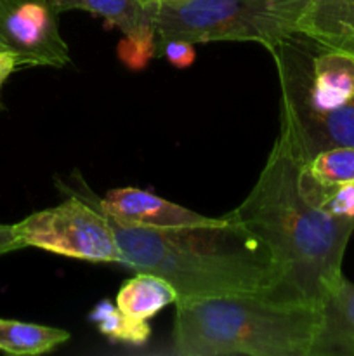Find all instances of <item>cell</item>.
<instances>
[{"mask_svg": "<svg viewBox=\"0 0 354 356\" xmlns=\"http://www.w3.org/2000/svg\"><path fill=\"white\" fill-rule=\"evenodd\" d=\"M165 58L176 68H189L196 59L193 42L183 38H170V40L156 44V58Z\"/></svg>", "mask_w": 354, "mask_h": 356, "instance_id": "ac0fdd59", "label": "cell"}, {"mask_svg": "<svg viewBox=\"0 0 354 356\" xmlns=\"http://www.w3.org/2000/svg\"><path fill=\"white\" fill-rule=\"evenodd\" d=\"M311 356H354V284L346 277L323 299Z\"/></svg>", "mask_w": 354, "mask_h": 356, "instance_id": "ba28073f", "label": "cell"}, {"mask_svg": "<svg viewBox=\"0 0 354 356\" xmlns=\"http://www.w3.org/2000/svg\"><path fill=\"white\" fill-rule=\"evenodd\" d=\"M19 249H24V245L17 236L14 225H0V256Z\"/></svg>", "mask_w": 354, "mask_h": 356, "instance_id": "d6986e66", "label": "cell"}, {"mask_svg": "<svg viewBox=\"0 0 354 356\" xmlns=\"http://www.w3.org/2000/svg\"><path fill=\"white\" fill-rule=\"evenodd\" d=\"M311 0H172L153 6L156 44L183 38L273 47L301 30Z\"/></svg>", "mask_w": 354, "mask_h": 356, "instance_id": "277c9868", "label": "cell"}, {"mask_svg": "<svg viewBox=\"0 0 354 356\" xmlns=\"http://www.w3.org/2000/svg\"><path fill=\"white\" fill-rule=\"evenodd\" d=\"M215 226L149 229L110 219L121 264L165 278L179 299L273 298L280 270L269 250L228 214ZM177 299V301H179Z\"/></svg>", "mask_w": 354, "mask_h": 356, "instance_id": "7a4b0ae2", "label": "cell"}, {"mask_svg": "<svg viewBox=\"0 0 354 356\" xmlns=\"http://www.w3.org/2000/svg\"><path fill=\"white\" fill-rule=\"evenodd\" d=\"M294 143L302 162L333 146H354V99L333 113L309 122L297 131L281 127Z\"/></svg>", "mask_w": 354, "mask_h": 356, "instance_id": "30bf717a", "label": "cell"}, {"mask_svg": "<svg viewBox=\"0 0 354 356\" xmlns=\"http://www.w3.org/2000/svg\"><path fill=\"white\" fill-rule=\"evenodd\" d=\"M89 320L96 323L97 330L113 343L142 346L151 336V327L148 320H139L121 312L117 305H111L108 299L97 302L90 312Z\"/></svg>", "mask_w": 354, "mask_h": 356, "instance_id": "9a60e30c", "label": "cell"}, {"mask_svg": "<svg viewBox=\"0 0 354 356\" xmlns=\"http://www.w3.org/2000/svg\"><path fill=\"white\" fill-rule=\"evenodd\" d=\"M78 191L85 195L104 216L125 226H139V228L149 229H184L215 226L224 222L226 219L224 216L222 218L201 216L139 188H117L106 193L104 198L90 193L87 186Z\"/></svg>", "mask_w": 354, "mask_h": 356, "instance_id": "52a82bcc", "label": "cell"}, {"mask_svg": "<svg viewBox=\"0 0 354 356\" xmlns=\"http://www.w3.org/2000/svg\"><path fill=\"white\" fill-rule=\"evenodd\" d=\"M59 14L52 0H0V49L14 52L19 66L62 68L69 49Z\"/></svg>", "mask_w": 354, "mask_h": 356, "instance_id": "8992f818", "label": "cell"}, {"mask_svg": "<svg viewBox=\"0 0 354 356\" xmlns=\"http://www.w3.org/2000/svg\"><path fill=\"white\" fill-rule=\"evenodd\" d=\"M302 186H304L305 195L316 205L325 209L326 212L337 216V218L354 219V183L321 190V188H314L311 184L304 183V179H302Z\"/></svg>", "mask_w": 354, "mask_h": 356, "instance_id": "2e32d148", "label": "cell"}, {"mask_svg": "<svg viewBox=\"0 0 354 356\" xmlns=\"http://www.w3.org/2000/svg\"><path fill=\"white\" fill-rule=\"evenodd\" d=\"M0 51H2V49H0Z\"/></svg>", "mask_w": 354, "mask_h": 356, "instance_id": "7402d4cb", "label": "cell"}, {"mask_svg": "<svg viewBox=\"0 0 354 356\" xmlns=\"http://www.w3.org/2000/svg\"><path fill=\"white\" fill-rule=\"evenodd\" d=\"M155 56L156 42L124 37L118 44V58L130 70H142Z\"/></svg>", "mask_w": 354, "mask_h": 356, "instance_id": "e0dca14e", "label": "cell"}, {"mask_svg": "<svg viewBox=\"0 0 354 356\" xmlns=\"http://www.w3.org/2000/svg\"><path fill=\"white\" fill-rule=\"evenodd\" d=\"M302 179L321 190L354 183V146H333L316 153L302 165Z\"/></svg>", "mask_w": 354, "mask_h": 356, "instance_id": "5bb4252c", "label": "cell"}, {"mask_svg": "<svg viewBox=\"0 0 354 356\" xmlns=\"http://www.w3.org/2000/svg\"><path fill=\"white\" fill-rule=\"evenodd\" d=\"M16 68H19L17 56L10 51H0V90ZM0 108H2V103H0Z\"/></svg>", "mask_w": 354, "mask_h": 356, "instance_id": "ffe728a7", "label": "cell"}, {"mask_svg": "<svg viewBox=\"0 0 354 356\" xmlns=\"http://www.w3.org/2000/svg\"><path fill=\"white\" fill-rule=\"evenodd\" d=\"M66 341H69V334L58 327L0 318V351L9 355H44Z\"/></svg>", "mask_w": 354, "mask_h": 356, "instance_id": "4fadbf2b", "label": "cell"}, {"mask_svg": "<svg viewBox=\"0 0 354 356\" xmlns=\"http://www.w3.org/2000/svg\"><path fill=\"white\" fill-rule=\"evenodd\" d=\"M179 296L176 289L155 273L137 271V275L124 282L117 294V306L127 315L139 320H149L167 308L176 305Z\"/></svg>", "mask_w": 354, "mask_h": 356, "instance_id": "7c38bea8", "label": "cell"}, {"mask_svg": "<svg viewBox=\"0 0 354 356\" xmlns=\"http://www.w3.org/2000/svg\"><path fill=\"white\" fill-rule=\"evenodd\" d=\"M56 207L38 211L14 225L24 247L89 263L121 264V250L108 216L78 190Z\"/></svg>", "mask_w": 354, "mask_h": 356, "instance_id": "5b68a950", "label": "cell"}, {"mask_svg": "<svg viewBox=\"0 0 354 356\" xmlns=\"http://www.w3.org/2000/svg\"><path fill=\"white\" fill-rule=\"evenodd\" d=\"M59 13L85 10L115 24L124 37L156 42L153 6L142 0H52Z\"/></svg>", "mask_w": 354, "mask_h": 356, "instance_id": "9c48e42d", "label": "cell"}, {"mask_svg": "<svg viewBox=\"0 0 354 356\" xmlns=\"http://www.w3.org/2000/svg\"><path fill=\"white\" fill-rule=\"evenodd\" d=\"M321 306L266 296L176 302L172 353L183 356H311Z\"/></svg>", "mask_w": 354, "mask_h": 356, "instance_id": "3957f363", "label": "cell"}, {"mask_svg": "<svg viewBox=\"0 0 354 356\" xmlns=\"http://www.w3.org/2000/svg\"><path fill=\"white\" fill-rule=\"evenodd\" d=\"M142 2L146 3V6H156V3H162V2H172V0H142Z\"/></svg>", "mask_w": 354, "mask_h": 356, "instance_id": "44dd1931", "label": "cell"}, {"mask_svg": "<svg viewBox=\"0 0 354 356\" xmlns=\"http://www.w3.org/2000/svg\"><path fill=\"white\" fill-rule=\"evenodd\" d=\"M302 165L292 139L280 131L252 191L228 216L260 240L276 263L280 284L271 299L321 306L344 278L354 219L332 216L305 195Z\"/></svg>", "mask_w": 354, "mask_h": 356, "instance_id": "6da1fadb", "label": "cell"}, {"mask_svg": "<svg viewBox=\"0 0 354 356\" xmlns=\"http://www.w3.org/2000/svg\"><path fill=\"white\" fill-rule=\"evenodd\" d=\"M298 31L354 51V0H311Z\"/></svg>", "mask_w": 354, "mask_h": 356, "instance_id": "8fae6325", "label": "cell"}]
</instances>
